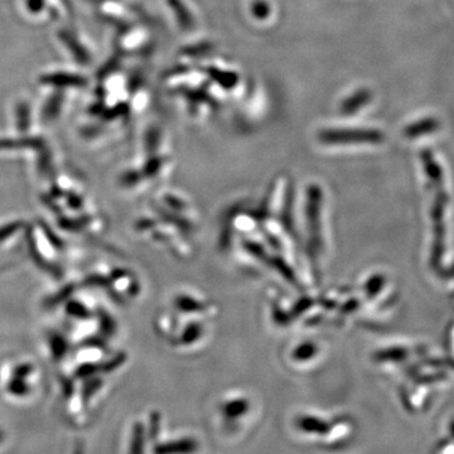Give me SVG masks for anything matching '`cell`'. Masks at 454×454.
Here are the masks:
<instances>
[{
	"label": "cell",
	"instance_id": "cell-5",
	"mask_svg": "<svg viewBox=\"0 0 454 454\" xmlns=\"http://www.w3.org/2000/svg\"><path fill=\"white\" fill-rule=\"evenodd\" d=\"M247 409H249V403L247 400L239 399L227 403L223 406V413L229 418H238L247 413Z\"/></svg>",
	"mask_w": 454,
	"mask_h": 454
},
{
	"label": "cell",
	"instance_id": "cell-7",
	"mask_svg": "<svg viewBox=\"0 0 454 454\" xmlns=\"http://www.w3.org/2000/svg\"><path fill=\"white\" fill-rule=\"evenodd\" d=\"M3 439H4V433H3L2 430H0V442H2Z\"/></svg>",
	"mask_w": 454,
	"mask_h": 454
},
{
	"label": "cell",
	"instance_id": "cell-4",
	"mask_svg": "<svg viewBox=\"0 0 454 454\" xmlns=\"http://www.w3.org/2000/svg\"><path fill=\"white\" fill-rule=\"evenodd\" d=\"M146 432L143 423H137L131 434L129 454H145Z\"/></svg>",
	"mask_w": 454,
	"mask_h": 454
},
{
	"label": "cell",
	"instance_id": "cell-1",
	"mask_svg": "<svg viewBox=\"0 0 454 454\" xmlns=\"http://www.w3.org/2000/svg\"><path fill=\"white\" fill-rule=\"evenodd\" d=\"M200 450V442L196 438H179L164 442L154 447V454H195Z\"/></svg>",
	"mask_w": 454,
	"mask_h": 454
},
{
	"label": "cell",
	"instance_id": "cell-2",
	"mask_svg": "<svg viewBox=\"0 0 454 454\" xmlns=\"http://www.w3.org/2000/svg\"><path fill=\"white\" fill-rule=\"evenodd\" d=\"M33 372V366L29 364H22L14 367V379L8 384L7 390L12 395L26 396L28 395L29 387L26 382V378Z\"/></svg>",
	"mask_w": 454,
	"mask_h": 454
},
{
	"label": "cell",
	"instance_id": "cell-3",
	"mask_svg": "<svg viewBox=\"0 0 454 454\" xmlns=\"http://www.w3.org/2000/svg\"><path fill=\"white\" fill-rule=\"evenodd\" d=\"M295 426L297 428L304 433H309V434L325 435V433L330 432L331 424L325 422V420L319 419L317 417H309V415H303V417L298 418L295 420Z\"/></svg>",
	"mask_w": 454,
	"mask_h": 454
},
{
	"label": "cell",
	"instance_id": "cell-6",
	"mask_svg": "<svg viewBox=\"0 0 454 454\" xmlns=\"http://www.w3.org/2000/svg\"><path fill=\"white\" fill-rule=\"evenodd\" d=\"M160 417L158 413H153L151 415V430H149V437L152 439L157 438L158 433H160Z\"/></svg>",
	"mask_w": 454,
	"mask_h": 454
}]
</instances>
